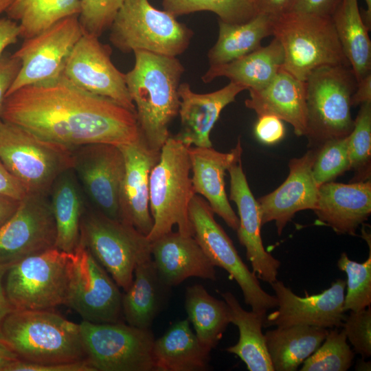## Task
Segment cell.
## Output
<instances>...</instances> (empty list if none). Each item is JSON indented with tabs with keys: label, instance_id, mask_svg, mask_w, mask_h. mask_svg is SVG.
Masks as SVG:
<instances>
[{
	"label": "cell",
	"instance_id": "1",
	"mask_svg": "<svg viewBox=\"0 0 371 371\" xmlns=\"http://www.w3.org/2000/svg\"><path fill=\"white\" fill-rule=\"evenodd\" d=\"M0 118L71 149L98 143L122 146L142 135L135 113L63 76L10 93Z\"/></svg>",
	"mask_w": 371,
	"mask_h": 371
},
{
	"label": "cell",
	"instance_id": "2",
	"mask_svg": "<svg viewBox=\"0 0 371 371\" xmlns=\"http://www.w3.org/2000/svg\"><path fill=\"white\" fill-rule=\"evenodd\" d=\"M133 53L134 66L124 74L125 82L142 137L151 149L160 151L170 135L169 126L179 114V87L185 68L175 56Z\"/></svg>",
	"mask_w": 371,
	"mask_h": 371
},
{
	"label": "cell",
	"instance_id": "3",
	"mask_svg": "<svg viewBox=\"0 0 371 371\" xmlns=\"http://www.w3.org/2000/svg\"><path fill=\"white\" fill-rule=\"evenodd\" d=\"M0 324L3 342L21 360L58 363L86 359L80 324L53 310H13Z\"/></svg>",
	"mask_w": 371,
	"mask_h": 371
},
{
	"label": "cell",
	"instance_id": "4",
	"mask_svg": "<svg viewBox=\"0 0 371 371\" xmlns=\"http://www.w3.org/2000/svg\"><path fill=\"white\" fill-rule=\"evenodd\" d=\"M189 147L170 135L160 150L149 179V207L153 225L147 236L151 243L172 231L193 236L189 206L195 194Z\"/></svg>",
	"mask_w": 371,
	"mask_h": 371
},
{
	"label": "cell",
	"instance_id": "5",
	"mask_svg": "<svg viewBox=\"0 0 371 371\" xmlns=\"http://www.w3.org/2000/svg\"><path fill=\"white\" fill-rule=\"evenodd\" d=\"M272 17L273 35L284 51L282 69L296 78L306 81L323 66L350 67L331 16L289 11Z\"/></svg>",
	"mask_w": 371,
	"mask_h": 371
},
{
	"label": "cell",
	"instance_id": "6",
	"mask_svg": "<svg viewBox=\"0 0 371 371\" xmlns=\"http://www.w3.org/2000/svg\"><path fill=\"white\" fill-rule=\"evenodd\" d=\"M306 82V133L311 148L347 137L354 126L351 96L357 82L350 66H323Z\"/></svg>",
	"mask_w": 371,
	"mask_h": 371
},
{
	"label": "cell",
	"instance_id": "7",
	"mask_svg": "<svg viewBox=\"0 0 371 371\" xmlns=\"http://www.w3.org/2000/svg\"><path fill=\"white\" fill-rule=\"evenodd\" d=\"M109 29L110 41L123 53L146 51L175 57L188 49L194 34L149 0H124Z\"/></svg>",
	"mask_w": 371,
	"mask_h": 371
},
{
	"label": "cell",
	"instance_id": "8",
	"mask_svg": "<svg viewBox=\"0 0 371 371\" xmlns=\"http://www.w3.org/2000/svg\"><path fill=\"white\" fill-rule=\"evenodd\" d=\"M0 159L27 192L47 194L73 168V149L45 141L0 118Z\"/></svg>",
	"mask_w": 371,
	"mask_h": 371
},
{
	"label": "cell",
	"instance_id": "9",
	"mask_svg": "<svg viewBox=\"0 0 371 371\" xmlns=\"http://www.w3.org/2000/svg\"><path fill=\"white\" fill-rule=\"evenodd\" d=\"M71 254L56 247L12 263L4 289L14 310H53L65 304Z\"/></svg>",
	"mask_w": 371,
	"mask_h": 371
},
{
	"label": "cell",
	"instance_id": "10",
	"mask_svg": "<svg viewBox=\"0 0 371 371\" xmlns=\"http://www.w3.org/2000/svg\"><path fill=\"white\" fill-rule=\"evenodd\" d=\"M80 239L124 291L132 283L137 265L152 258L147 236L95 209L83 212Z\"/></svg>",
	"mask_w": 371,
	"mask_h": 371
},
{
	"label": "cell",
	"instance_id": "11",
	"mask_svg": "<svg viewBox=\"0 0 371 371\" xmlns=\"http://www.w3.org/2000/svg\"><path fill=\"white\" fill-rule=\"evenodd\" d=\"M207 202L195 194L190 203L189 218L193 236L214 267L225 269L240 286L251 311L267 315L277 306L276 296L262 289L258 278L243 261L232 240L214 218Z\"/></svg>",
	"mask_w": 371,
	"mask_h": 371
},
{
	"label": "cell",
	"instance_id": "12",
	"mask_svg": "<svg viewBox=\"0 0 371 371\" xmlns=\"http://www.w3.org/2000/svg\"><path fill=\"white\" fill-rule=\"evenodd\" d=\"M80 327L86 359L94 371H154L150 328L83 320Z\"/></svg>",
	"mask_w": 371,
	"mask_h": 371
},
{
	"label": "cell",
	"instance_id": "13",
	"mask_svg": "<svg viewBox=\"0 0 371 371\" xmlns=\"http://www.w3.org/2000/svg\"><path fill=\"white\" fill-rule=\"evenodd\" d=\"M71 260L65 305L83 321L98 324L120 322L122 294L119 286L81 239L71 254Z\"/></svg>",
	"mask_w": 371,
	"mask_h": 371
},
{
	"label": "cell",
	"instance_id": "14",
	"mask_svg": "<svg viewBox=\"0 0 371 371\" xmlns=\"http://www.w3.org/2000/svg\"><path fill=\"white\" fill-rule=\"evenodd\" d=\"M83 34L78 15H73L25 39L13 54L20 60L21 68L6 96L21 87L61 77L68 56Z\"/></svg>",
	"mask_w": 371,
	"mask_h": 371
},
{
	"label": "cell",
	"instance_id": "15",
	"mask_svg": "<svg viewBox=\"0 0 371 371\" xmlns=\"http://www.w3.org/2000/svg\"><path fill=\"white\" fill-rule=\"evenodd\" d=\"M111 55L109 45L84 32L68 56L62 76L82 89L109 98L136 113L124 74L114 65Z\"/></svg>",
	"mask_w": 371,
	"mask_h": 371
},
{
	"label": "cell",
	"instance_id": "16",
	"mask_svg": "<svg viewBox=\"0 0 371 371\" xmlns=\"http://www.w3.org/2000/svg\"><path fill=\"white\" fill-rule=\"evenodd\" d=\"M56 227L47 194L27 192L0 228V264H12L55 247Z\"/></svg>",
	"mask_w": 371,
	"mask_h": 371
},
{
	"label": "cell",
	"instance_id": "17",
	"mask_svg": "<svg viewBox=\"0 0 371 371\" xmlns=\"http://www.w3.org/2000/svg\"><path fill=\"white\" fill-rule=\"evenodd\" d=\"M73 168L96 210L121 221L119 199L125 171L118 146L90 144L73 149Z\"/></svg>",
	"mask_w": 371,
	"mask_h": 371
},
{
	"label": "cell",
	"instance_id": "18",
	"mask_svg": "<svg viewBox=\"0 0 371 371\" xmlns=\"http://www.w3.org/2000/svg\"><path fill=\"white\" fill-rule=\"evenodd\" d=\"M277 299L276 310L266 315L263 326L306 325L339 328L346 318L344 310L346 281L337 279L321 293L305 296L295 294L282 281L271 284Z\"/></svg>",
	"mask_w": 371,
	"mask_h": 371
},
{
	"label": "cell",
	"instance_id": "19",
	"mask_svg": "<svg viewBox=\"0 0 371 371\" xmlns=\"http://www.w3.org/2000/svg\"><path fill=\"white\" fill-rule=\"evenodd\" d=\"M242 153L232 162L227 172L230 177L229 199L238 209L239 225L236 230L239 243L245 248L246 257L256 277L267 283L276 281L280 262L267 252L263 245L260 229L261 214L244 173Z\"/></svg>",
	"mask_w": 371,
	"mask_h": 371
},
{
	"label": "cell",
	"instance_id": "20",
	"mask_svg": "<svg viewBox=\"0 0 371 371\" xmlns=\"http://www.w3.org/2000/svg\"><path fill=\"white\" fill-rule=\"evenodd\" d=\"M118 146L125 162L119 199L121 220L148 236L153 225L149 207L150 175L160 151L151 149L142 135L133 143Z\"/></svg>",
	"mask_w": 371,
	"mask_h": 371
},
{
	"label": "cell",
	"instance_id": "21",
	"mask_svg": "<svg viewBox=\"0 0 371 371\" xmlns=\"http://www.w3.org/2000/svg\"><path fill=\"white\" fill-rule=\"evenodd\" d=\"M316 153V148H311L302 157L291 159L289 173L284 183L258 200L262 225L274 221L279 236L297 212L313 210L315 207L319 187L312 167Z\"/></svg>",
	"mask_w": 371,
	"mask_h": 371
},
{
	"label": "cell",
	"instance_id": "22",
	"mask_svg": "<svg viewBox=\"0 0 371 371\" xmlns=\"http://www.w3.org/2000/svg\"><path fill=\"white\" fill-rule=\"evenodd\" d=\"M247 89L231 82L224 87L207 93H196L187 82L179 87L181 126L173 137L188 147H212L210 132L223 109Z\"/></svg>",
	"mask_w": 371,
	"mask_h": 371
},
{
	"label": "cell",
	"instance_id": "23",
	"mask_svg": "<svg viewBox=\"0 0 371 371\" xmlns=\"http://www.w3.org/2000/svg\"><path fill=\"white\" fill-rule=\"evenodd\" d=\"M313 211L319 222L337 234L355 236L371 213L370 180L322 184Z\"/></svg>",
	"mask_w": 371,
	"mask_h": 371
},
{
	"label": "cell",
	"instance_id": "24",
	"mask_svg": "<svg viewBox=\"0 0 371 371\" xmlns=\"http://www.w3.org/2000/svg\"><path fill=\"white\" fill-rule=\"evenodd\" d=\"M188 152L194 193L202 196L214 213L236 231L239 220L226 194L225 175L232 162L243 153L240 138L235 147L228 153L217 151L212 146H190Z\"/></svg>",
	"mask_w": 371,
	"mask_h": 371
},
{
	"label": "cell",
	"instance_id": "25",
	"mask_svg": "<svg viewBox=\"0 0 371 371\" xmlns=\"http://www.w3.org/2000/svg\"><path fill=\"white\" fill-rule=\"evenodd\" d=\"M151 257L162 281L175 286L190 277L216 280L215 267L193 236L172 231L151 242Z\"/></svg>",
	"mask_w": 371,
	"mask_h": 371
},
{
	"label": "cell",
	"instance_id": "26",
	"mask_svg": "<svg viewBox=\"0 0 371 371\" xmlns=\"http://www.w3.org/2000/svg\"><path fill=\"white\" fill-rule=\"evenodd\" d=\"M245 106L258 116L272 115L290 124L297 136L306 133V82L283 69L264 88L249 89Z\"/></svg>",
	"mask_w": 371,
	"mask_h": 371
},
{
	"label": "cell",
	"instance_id": "27",
	"mask_svg": "<svg viewBox=\"0 0 371 371\" xmlns=\"http://www.w3.org/2000/svg\"><path fill=\"white\" fill-rule=\"evenodd\" d=\"M170 291L171 287L162 281L152 258L137 265L132 283L122 294V315L126 323L150 328L168 302Z\"/></svg>",
	"mask_w": 371,
	"mask_h": 371
},
{
	"label": "cell",
	"instance_id": "28",
	"mask_svg": "<svg viewBox=\"0 0 371 371\" xmlns=\"http://www.w3.org/2000/svg\"><path fill=\"white\" fill-rule=\"evenodd\" d=\"M210 351L199 341L188 318L178 321L154 341V371L206 370Z\"/></svg>",
	"mask_w": 371,
	"mask_h": 371
},
{
	"label": "cell",
	"instance_id": "29",
	"mask_svg": "<svg viewBox=\"0 0 371 371\" xmlns=\"http://www.w3.org/2000/svg\"><path fill=\"white\" fill-rule=\"evenodd\" d=\"M284 58L283 48L274 37L268 45L261 46L238 59L210 65L201 78L205 83H208L218 77H226L247 90H259L277 75L282 69Z\"/></svg>",
	"mask_w": 371,
	"mask_h": 371
},
{
	"label": "cell",
	"instance_id": "30",
	"mask_svg": "<svg viewBox=\"0 0 371 371\" xmlns=\"http://www.w3.org/2000/svg\"><path fill=\"white\" fill-rule=\"evenodd\" d=\"M221 295L229 307L230 323L239 331L238 342L226 351L239 357L249 371H274L262 331L266 315L243 309L231 292Z\"/></svg>",
	"mask_w": 371,
	"mask_h": 371
},
{
	"label": "cell",
	"instance_id": "31",
	"mask_svg": "<svg viewBox=\"0 0 371 371\" xmlns=\"http://www.w3.org/2000/svg\"><path fill=\"white\" fill-rule=\"evenodd\" d=\"M328 330L306 325L276 327L265 334L275 371H294L320 346Z\"/></svg>",
	"mask_w": 371,
	"mask_h": 371
},
{
	"label": "cell",
	"instance_id": "32",
	"mask_svg": "<svg viewBox=\"0 0 371 371\" xmlns=\"http://www.w3.org/2000/svg\"><path fill=\"white\" fill-rule=\"evenodd\" d=\"M331 19L357 82L371 73L370 30L363 21L357 0H341Z\"/></svg>",
	"mask_w": 371,
	"mask_h": 371
},
{
	"label": "cell",
	"instance_id": "33",
	"mask_svg": "<svg viewBox=\"0 0 371 371\" xmlns=\"http://www.w3.org/2000/svg\"><path fill=\"white\" fill-rule=\"evenodd\" d=\"M273 33V17L265 14L239 24L218 20L217 41L207 52L209 63L225 64L244 56L260 48L262 39Z\"/></svg>",
	"mask_w": 371,
	"mask_h": 371
},
{
	"label": "cell",
	"instance_id": "34",
	"mask_svg": "<svg viewBox=\"0 0 371 371\" xmlns=\"http://www.w3.org/2000/svg\"><path fill=\"white\" fill-rule=\"evenodd\" d=\"M71 170L61 174L50 190V203L56 227L55 247L68 254L74 252L80 243L84 212L79 188Z\"/></svg>",
	"mask_w": 371,
	"mask_h": 371
},
{
	"label": "cell",
	"instance_id": "35",
	"mask_svg": "<svg viewBox=\"0 0 371 371\" xmlns=\"http://www.w3.org/2000/svg\"><path fill=\"white\" fill-rule=\"evenodd\" d=\"M185 309L198 339L212 350L230 323L227 303L215 298L203 285L196 284L186 288Z\"/></svg>",
	"mask_w": 371,
	"mask_h": 371
},
{
	"label": "cell",
	"instance_id": "36",
	"mask_svg": "<svg viewBox=\"0 0 371 371\" xmlns=\"http://www.w3.org/2000/svg\"><path fill=\"white\" fill-rule=\"evenodd\" d=\"M80 12V0H14L5 11L7 17L19 23L20 37L25 39Z\"/></svg>",
	"mask_w": 371,
	"mask_h": 371
},
{
	"label": "cell",
	"instance_id": "37",
	"mask_svg": "<svg viewBox=\"0 0 371 371\" xmlns=\"http://www.w3.org/2000/svg\"><path fill=\"white\" fill-rule=\"evenodd\" d=\"M164 10L175 16L200 11L214 12L227 23H245L258 13L254 0H162Z\"/></svg>",
	"mask_w": 371,
	"mask_h": 371
},
{
	"label": "cell",
	"instance_id": "38",
	"mask_svg": "<svg viewBox=\"0 0 371 371\" xmlns=\"http://www.w3.org/2000/svg\"><path fill=\"white\" fill-rule=\"evenodd\" d=\"M322 343L303 362L301 371H346L351 367L355 352L343 329L328 330Z\"/></svg>",
	"mask_w": 371,
	"mask_h": 371
},
{
	"label": "cell",
	"instance_id": "39",
	"mask_svg": "<svg viewBox=\"0 0 371 371\" xmlns=\"http://www.w3.org/2000/svg\"><path fill=\"white\" fill-rule=\"evenodd\" d=\"M368 258L363 262L349 259L342 253L337 262L339 269L346 273V293L344 310L359 311L371 304V248Z\"/></svg>",
	"mask_w": 371,
	"mask_h": 371
},
{
	"label": "cell",
	"instance_id": "40",
	"mask_svg": "<svg viewBox=\"0 0 371 371\" xmlns=\"http://www.w3.org/2000/svg\"><path fill=\"white\" fill-rule=\"evenodd\" d=\"M350 169L363 181L370 179L371 155V102L361 104L348 141Z\"/></svg>",
	"mask_w": 371,
	"mask_h": 371
},
{
	"label": "cell",
	"instance_id": "41",
	"mask_svg": "<svg viewBox=\"0 0 371 371\" xmlns=\"http://www.w3.org/2000/svg\"><path fill=\"white\" fill-rule=\"evenodd\" d=\"M348 136L326 141L317 149L312 167L316 185L333 181L350 169Z\"/></svg>",
	"mask_w": 371,
	"mask_h": 371
},
{
	"label": "cell",
	"instance_id": "42",
	"mask_svg": "<svg viewBox=\"0 0 371 371\" xmlns=\"http://www.w3.org/2000/svg\"><path fill=\"white\" fill-rule=\"evenodd\" d=\"M124 0H80L79 21L85 33L100 37L110 28Z\"/></svg>",
	"mask_w": 371,
	"mask_h": 371
},
{
	"label": "cell",
	"instance_id": "43",
	"mask_svg": "<svg viewBox=\"0 0 371 371\" xmlns=\"http://www.w3.org/2000/svg\"><path fill=\"white\" fill-rule=\"evenodd\" d=\"M341 327L355 353L362 359L371 355V308L370 306L346 315Z\"/></svg>",
	"mask_w": 371,
	"mask_h": 371
},
{
	"label": "cell",
	"instance_id": "44",
	"mask_svg": "<svg viewBox=\"0 0 371 371\" xmlns=\"http://www.w3.org/2000/svg\"><path fill=\"white\" fill-rule=\"evenodd\" d=\"M5 371H94V370L87 359L58 363H37L19 359L11 363Z\"/></svg>",
	"mask_w": 371,
	"mask_h": 371
},
{
	"label": "cell",
	"instance_id": "45",
	"mask_svg": "<svg viewBox=\"0 0 371 371\" xmlns=\"http://www.w3.org/2000/svg\"><path fill=\"white\" fill-rule=\"evenodd\" d=\"M254 135L258 141L265 144H274L285 135L282 120L272 115H262L254 126Z\"/></svg>",
	"mask_w": 371,
	"mask_h": 371
},
{
	"label": "cell",
	"instance_id": "46",
	"mask_svg": "<svg viewBox=\"0 0 371 371\" xmlns=\"http://www.w3.org/2000/svg\"><path fill=\"white\" fill-rule=\"evenodd\" d=\"M20 68L21 61L13 54L3 55L0 59V117L7 93Z\"/></svg>",
	"mask_w": 371,
	"mask_h": 371
},
{
	"label": "cell",
	"instance_id": "47",
	"mask_svg": "<svg viewBox=\"0 0 371 371\" xmlns=\"http://www.w3.org/2000/svg\"><path fill=\"white\" fill-rule=\"evenodd\" d=\"M341 0H294L290 11L331 16Z\"/></svg>",
	"mask_w": 371,
	"mask_h": 371
},
{
	"label": "cell",
	"instance_id": "48",
	"mask_svg": "<svg viewBox=\"0 0 371 371\" xmlns=\"http://www.w3.org/2000/svg\"><path fill=\"white\" fill-rule=\"evenodd\" d=\"M27 193L23 185L10 173L0 159V194L21 201Z\"/></svg>",
	"mask_w": 371,
	"mask_h": 371
},
{
	"label": "cell",
	"instance_id": "49",
	"mask_svg": "<svg viewBox=\"0 0 371 371\" xmlns=\"http://www.w3.org/2000/svg\"><path fill=\"white\" fill-rule=\"evenodd\" d=\"M18 37H20L19 23L8 17L0 19V59L5 49L16 43Z\"/></svg>",
	"mask_w": 371,
	"mask_h": 371
},
{
	"label": "cell",
	"instance_id": "50",
	"mask_svg": "<svg viewBox=\"0 0 371 371\" xmlns=\"http://www.w3.org/2000/svg\"><path fill=\"white\" fill-rule=\"evenodd\" d=\"M294 0H254L258 14L276 16L290 11Z\"/></svg>",
	"mask_w": 371,
	"mask_h": 371
},
{
	"label": "cell",
	"instance_id": "51",
	"mask_svg": "<svg viewBox=\"0 0 371 371\" xmlns=\"http://www.w3.org/2000/svg\"><path fill=\"white\" fill-rule=\"evenodd\" d=\"M367 102H371V73L357 82V87L351 96L352 106Z\"/></svg>",
	"mask_w": 371,
	"mask_h": 371
},
{
	"label": "cell",
	"instance_id": "52",
	"mask_svg": "<svg viewBox=\"0 0 371 371\" xmlns=\"http://www.w3.org/2000/svg\"><path fill=\"white\" fill-rule=\"evenodd\" d=\"M19 204V200L0 194V228L14 215Z\"/></svg>",
	"mask_w": 371,
	"mask_h": 371
},
{
	"label": "cell",
	"instance_id": "53",
	"mask_svg": "<svg viewBox=\"0 0 371 371\" xmlns=\"http://www.w3.org/2000/svg\"><path fill=\"white\" fill-rule=\"evenodd\" d=\"M11 265L0 264V324L5 316L14 310L7 298L3 285V278Z\"/></svg>",
	"mask_w": 371,
	"mask_h": 371
},
{
	"label": "cell",
	"instance_id": "54",
	"mask_svg": "<svg viewBox=\"0 0 371 371\" xmlns=\"http://www.w3.org/2000/svg\"><path fill=\"white\" fill-rule=\"evenodd\" d=\"M17 359L16 354L4 342H0V371H5L11 363Z\"/></svg>",
	"mask_w": 371,
	"mask_h": 371
},
{
	"label": "cell",
	"instance_id": "55",
	"mask_svg": "<svg viewBox=\"0 0 371 371\" xmlns=\"http://www.w3.org/2000/svg\"><path fill=\"white\" fill-rule=\"evenodd\" d=\"M367 9L361 12L363 22L366 26L370 30L371 27V0H364Z\"/></svg>",
	"mask_w": 371,
	"mask_h": 371
},
{
	"label": "cell",
	"instance_id": "56",
	"mask_svg": "<svg viewBox=\"0 0 371 371\" xmlns=\"http://www.w3.org/2000/svg\"><path fill=\"white\" fill-rule=\"evenodd\" d=\"M14 0H0V14L5 12L12 4Z\"/></svg>",
	"mask_w": 371,
	"mask_h": 371
},
{
	"label": "cell",
	"instance_id": "57",
	"mask_svg": "<svg viewBox=\"0 0 371 371\" xmlns=\"http://www.w3.org/2000/svg\"><path fill=\"white\" fill-rule=\"evenodd\" d=\"M0 342H3V333H2V330L1 328V324H0Z\"/></svg>",
	"mask_w": 371,
	"mask_h": 371
}]
</instances>
